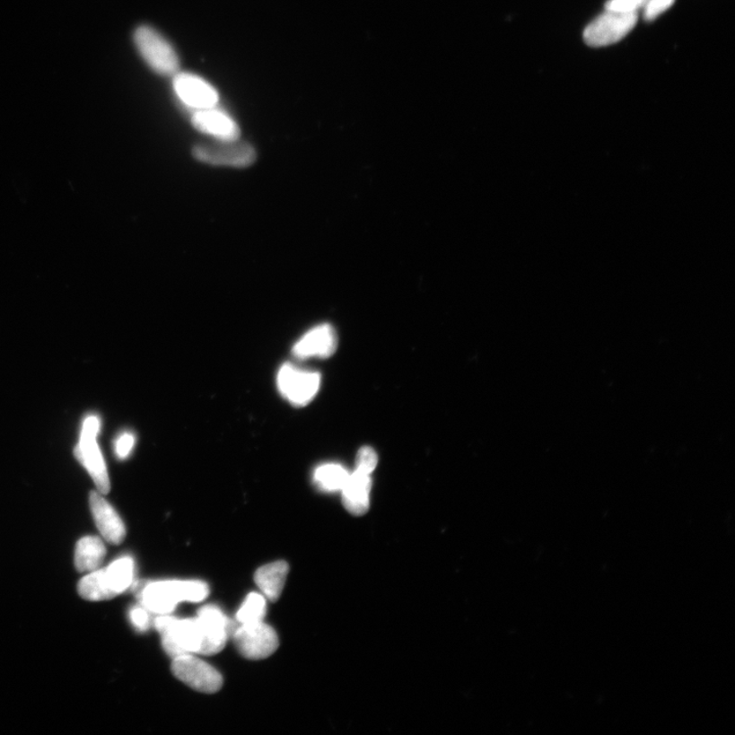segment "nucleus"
<instances>
[{
	"instance_id": "obj_22",
	"label": "nucleus",
	"mask_w": 735,
	"mask_h": 735,
	"mask_svg": "<svg viewBox=\"0 0 735 735\" xmlns=\"http://www.w3.org/2000/svg\"><path fill=\"white\" fill-rule=\"evenodd\" d=\"M647 2L648 0H608L605 7L607 11L637 13L638 11L643 9Z\"/></svg>"
},
{
	"instance_id": "obj_7",
	"label": "nucleus",
	"mask_w": 735,
	"mask_h": 735,
	"mask_svg": "<svg viewBox=\"0 0 735 735\" xmlns=\"http://www.w3.org/2000/svg\"><path fill=\"white\" fill-rule=\"evenodd\" d=\"M321 376L284 363L277 376L278 389L289 403L296 407L307 406L320 389Z\"/></svg>"
},
{
	"instance_id": "obj_14",
	"label": "nucleus",
	"mask_w": 735,
	"mask_h": 735,
	"mask_svg": "<svg viewBox=\"0 0 735 735\" xmlns=\"http://www.w3.org/2000/svg\"><path fill=\"white\" fill-rule=\"evenodd\" d=\"M101 493L91 494V508L101 536L111 545H120L126 537L123 520Z\"/></svg>"
},
{
	"instance_id": "obj_20",
	"label": "nucleus",
	"mask_w": 735,
	"mask_h": 735,
	"mask_svg": "<svg viewBox=\"0 0 735 735\" xmlns=\"http://www.w3.org/2000/svg\"><path fill=\"white\" fill-rule=\"evenodd\" d=\"M350 472L338 464H325L318 467L314 473L316 486L324 492H340L344 488Z\"/></svg>"
},
{
	"instance_id": "obj_26",
	"label": "nucleus",
	"mask_w": 735,
	"mask_h": 735,
	"mask_svg": "<svg viewBox=\"0 0 735 735\" xmlns=\"http://www.w3.org/2000/svg\"><path fill=\"white\" fill-rule=\"evenodd\" d=\"M132 625L140 631L147 630L150 626V615L144 607H135L130 612Z\"/></svg>"
},
{
	"instance_id": "obj_1",
	"label": "nucleus",
	"mask_w": 735,
	"mask_h": 735,
	"mask_svg": "<svg viewBox=\"0 0 735 735\" xmlns=\"http://www.w3.org/2000/svg\"><path fill=\"white\" fill-rule=\"evenodd\" d=\"M209 593V585L203 582L168 581L148 583L141 591L140 599L148 612L166 615L172 613L181 601L199 603Z\"/></svg>"
},
{
	"instance_id": "obj_8",
	"label": "nucleus",
	"mask_w": 735,
	"mask_h": 735,
	"mask_svg": "<svg viewBox=\"0 0 735 735\" xmlns=\"http://www.w3.org/2000/svg\"><path fill=\"white\" fill-rule=\"evenodd\" d=\"M172 671L178 679L200 693H217L223 686L222 675L193 653L174 658Z\"/></svg>"
},
{
	"instance_id": "obj_3",
	"label": "nucleus",
	"mask_w": 735,
	"mask_h": 735,
	"mask_svg": "<svg viewBox=\"0 0 735 735\" xmlns=\"http://www.w3.org/2000/svg\"><path fill=\"white\" fill-rule=\"evenodd\" d=\"M154 626L162 637L163 650L173 659L187 653H199L203 644V631L197 618L177 619L160 615Z\"/></svg>"
},
{
	"instance_id": "obj_11",
	"label": "nucleus",
	"mask_w": 735,
	"mask_h": 735,
	"mask_svg": "<svg viewBox=\"0 0 735 735\" xmlns=\"http://www.w3.org/2000/svg\"><path fill=\"white\" fill-rule=\"evenodd\" d=\"M203 631V644L199 653L216 655L224 649L228 640L230 622L224 613L216 606H205L199 608L197 617Z\"/></svg>"
},
{
	"instance_id": "obj_16",
	"label": "nucleus",
	"mask_w": 735,
	"mask_h": 735,
	"mask_svg": "<svg viewBox=\"0 0 735 735\" xmlns=\"http://www.w3.org/2000/svg\"><path fill=\"white\" fill-rule=\"evenodd\" d=\"M289 572L285 561H277L265 565L256 572L255 581L264 596L271 601H277L284 591Z\"/></svg>"
},
{
	"instance_id": "obj_23",
	"label": "nucleus",
	"mask_w": 735,
	"mask_h": 735,
	"mask_svg": "<svg viewBox=\"0 0 735 735\" xmlns=\"http://www.w3.org/2000/svg\"><path fill=\"white\" fill-rule=\"evenodd\" d=\"M378 457L376 451L369 447L362 448L356 456V469L366 473H372L377 467Z\"/></svg>"
},
{
	"instance_id": "obj_17",
	"label": "nucleus",
	"mask_w": 735,
	"mask_h": 735,
	"mask_svg": "<svg viewBox=\"0 0 735 735\" xmlns=\"http://www.w3.org/2000/svg\"><path fill=\"white\" fill-rule=\"evenodd\" d=\"M106 547L101 538L86 537L78 541L75 552V566L79 572L98 570L106 556Z\"/></svg>"
},
{
	"instance_id": "obj_25",
	"label": "nucleus",
	"mask_w": 735,
	"mask_h": 735,
	"mask_svg": "<svg viewBox=\"0 0 735 735\" xmlns=\"http://www.w3.org/2000/svg\"><path fill=\"white\" fill-rule=\"evenodd\" d=\"M135 444L136 436L131 433H124L118 436L115 445L116 455L118 458H127L131 454L133 448H135Z\"/></svg>"
},
{
	"instance_id": "obj_15",
	"label": "nucleus",
	"mask_w": 735,
	"mask_h": 735,
	"mask_svg": "<svg viewBox=\"0 0 735 735\" xmlns=\"http://www.w3.org/2000/svg\"><path fill=\"white\" fill-rule=\"evenodd\" d=\"M372 488L371 474L355 469L350 473L343 489V502L351 514L361 516L366 513L370 506V493Z\"/></svg>"
},
{
	"instance_id": "obj_18",
	"label": "nucleus",
	"mask_w": 735,
	"mask_h": 735,
	"mask_svg": "<svg viewBox=\"0 0 735 735\" xmlns=\"http://www.w3.org/2000/svg\"><path fill=\"white\" fill-rule=\"evenodd\" d=\"M78 592L81 598L92 601L107 600L117 597L109 583L106 569L95 570L82 578L78 584Z\"/></svg>"
},
{
	"instance_id": "obj_24",
	"label": "nucleus",
	"mask_w": 735,
	"mask_h": 735,
	"mask_svg": "<svg viewBox=\"0 0 735 735\" xmlns=\"http://www.w3.org/2000/svg\"><path fill=\"white\" fill-rule=\"evenodd\" d=\"M675 3V0H648L643 6V18L645 21H653L663 13Z\"/></svg>"
},
{
	"instance_id": "obj_10",
	"label": "nucleus",
	"mask_w": 735,
	"mask_h": 735,
	"mask_svg": "<svg viewBox=\"0 0 735 735\" xmlns=\"http://www.w3.org/2000/svg\"><path fill=\"white\" fill-rule=\"evenodd\" d=\"M173 88L183 105L193 110L218 105L217 89L195 74L178 72L173 77Z\"/></svg>"
},
{
	"instance_id": "obj_5",
	"label": "nucleus",
	"mask_w": 735,
	"mask_h": 735,
	"mask_svg": "<svg viewBox=\"0 0 735 735\" xmlns=\"http://www.w3.org/2000/svg\"><path fill=\"white\" fill-rule=\"evenodd\" d=\"M101 432V420L98 416L91 415L83 421L79 443L75 449L78 461L85 468L94 481L99 493H109L110 481L105 459L101 454L100 445L96 442Z\"/></svg>"
},
{
	"instance_id": "obj_13",
	"label": "nucleus",
	"mask_w": 735,
	"mask_h": 735,
	"mask_svg": "<svg viewBox=\"0 0 735 735\" xmlns=\"http://www.w3.org/2000/svg\"><path fill=\"white\" fill-rule=\"evenodd\" d=\"M337 334L329 324L310 330L295 344L293 354L298 359L329 358L337 348Z\"/></svg>"
},
{
	"instance_id": "obj_12",
	"label": "nucleus",
	"mask_w": 735,
	"mask_h": 735,
	"mask_svg": "<svg viewBox=\"0 0 735 735\" xmlns=\"http://www.w3.org/2000/svg\"><path fill=\"white\" fill-rule=\"evenodd\" d=\"M191 124L197 131L214 139L233 140L241 137L239 124L217 106L193 111Z\"/></svg>"
},
{
	"instance_id": "obj_21",
	"label": "nucleus",
	"mask_w": 735,
	"mask_h": 735,
	"mask_svg": "<svg viewBox=\"0 0 735 735\" xmlns=\"http://www.w3.org/2000/svg\"><path fill=\"white\" fill-rule=\"evenodd\" d=\"M267 611L266 599L257 592H251L237 612L236 618L241 625H254L263 621Z\"/></svg>"
},
{
	"instance_id": "obj_19",
	"label": "nucleus",
	"mask_w": 735,
	"mask_h": 735,
	"mask_svg": "<svg viewBox=\"0 0 735 735\" xmlns=\"http://www.w3.org/2000/svg\"><path fill=\"white\" fill-rule=\"evenodd\" d=\"M105 569L110 588L117 596L130 588L135 577V561L130 556L118 559Z\"/></svg>"
},
{
	"instance_id": "obj_4",
	"label": "nucleus",
	"mask_w": 735,
	"mask_h": 735,
	"mask_svg": "<svg viewBox=\"0 0 735 735\" xmlns=\"http://www.w3.org/2000/svg\"><path fill=\"white\" fill-rule=\"evenodd\" d=\"M192 155L207 165L232 168H248L257 160L255 147L239 139H214L193 146Z\"/></svg>"
},
{
	"instance_id": "obj_6",
	"label": "nucleus",
	"mask_w": 735,
	"mask_h": 735,
	"mask_svg": "<svg viewBox=\"0 0 735 735\" xmlns=\"http://www.w3.org/2000/svg\"><path fill=\"white\" fill-rule=\"evenodd\" d=\"M637 21V13H623L606 10L585 28L583 39L591 48L611 46L633 31Z\"/></svg>"
},
{
	"instance_id": "obj_2",
	"label": "nucleus",
	"mask_w": 735,
	"mask_h": 735,
	"mask_svg": "<svg viewBox=\"0 0 735 735\" xmlns=\"http://www.w3.org/2000/svg\"><path fill=\"white\" fill-rule=\"evenodd\" d=\"M133 41L141 57L154 73L173 78L179 72V56L157 29L148 25L137 27L133 33Z\"/></svg>"
},
{
	"instance_id": "obj_9",
	"label": "nucleus",
	"mask_w": 735,
	"mask_h": 735,
	"mask_svg": "<svg viewBox=\"0 0 735 735\" xmlns=\"http://www.w3.org/2000/svg\"><path fill=\"white\" fill-rule=\"evenodd\" d=\"M233 641L241 655L249 660L268 658L279 647L276 631L263 621L237 627Z\"/></svg>"
}]
</instances>
